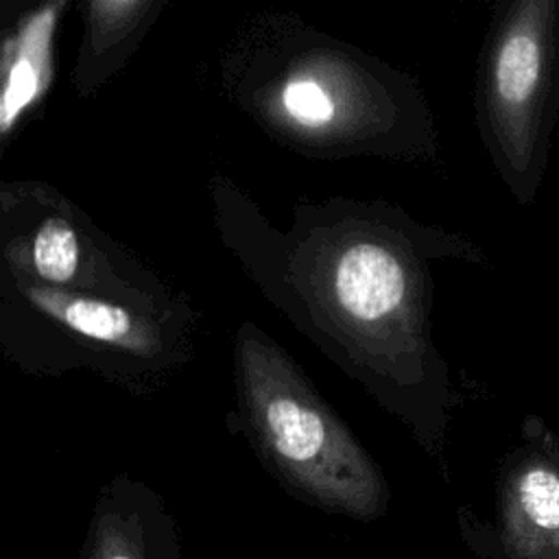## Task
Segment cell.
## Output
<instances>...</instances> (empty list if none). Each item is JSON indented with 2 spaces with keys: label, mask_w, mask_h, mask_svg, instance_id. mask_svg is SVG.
I'll return each instance as SVG.
<instances>
[{
  "label": "cell",
  "mask_w": 559,
  "mask_h": 559,
  "mask_svg": "<svg viewBox=\"0 0 559 559\" xmlns=\"http://www.w3.org/2000/svg\"><path fill=\"white\" fill-rule=\"evenodd\" d=\"M319 325L419 448L443 461L461 406L432 328L439 262L489 266L478 242L391 203H352L319 225L310 255Z\"/></svg>",
  "instance_id": "obj_1"
},
{
  "label": "cell",
  "mask_w": 559,
  "mask_h": 559,
  "mask_svg": "<svg viewBox=\"0 0 559 559\" xmlns=\"http://www.w3.org/2000/svg\"><path fill=\"white\" fill-rule=\"evenodd\" d=\"M240 376L258 445L290 493L358 522L389 511L380 465L273 345L242 334Z\"/></svg>",
  "instance_id": "obj_2"
},
{
  "label": "cell",
  "mask_w": 559,
  "mask_h": 559,
  "mask_svg": "<svg viewBox=\"0 0 559 559\" xmlns=\"http://www.w3.org/2000/svg\"><path fill=\"white\" fill-rule=\"evenodd\" d=\"M474 118L502 183L531 205L559 120V0L496 4L476 66Z\"/></svg>",
  "instance_id": "obj_3"
},
{
  "label": "cell",
  "mask_w": 559,
  "mask_h": 559,
  "mask_svg": "<svg viewBox=\"0 0 559 559\" xmlns=\"http://www.w3.org/2000/svg\"><path fill=\"white\" fill-rule=\"evenodd\" d=\"M454 520L474 559H559V435L526 415L496 467L491 518L461 504Z\"/></svg>",
  "instance_id": "obj_4"
},
{
  "label": "cell",
  "mask_w": 559,
  "mask_h": 559,
  "mask_svg": "<svg viewBox=\"0 0 559 559\" xmlns=\"http://www.w3.org/2000/svg\"><path fill=\"white\" fill-rule=\"evenodd\" d=\"M76 559H183L173 518L140 487L111 485L96 504Z\"/></svg>",
  "instance_id": "obj_5"
},
{
  "label": "cell",
  "mask_w": 559,
  "mask_h": 559,
  "mask_svg": "<svg viewBox=\"0 0 559 559\" xmlns=\"http://www.w3.org/2000/svg\"><path fill=\"white\" fill-rule=\"evenodd\" d=\"M52 26L55 7L35 15L0 57V135L44 90Z\"/></svg>",
  "instance_id": "obj_6"
},
{
  "label": "cell",
  "mask_w": 559,
  "mask_h": 559,
  "mask_svg": "<svg viewBox=\"0 0 559 559\" xmlns=\"http://www.w3.org/2000/svg\"><path fill=\"white\" fill-rule=\"evenodd\" d=\"M31 299L50 317L94 341L131 349H144L151 343L142 323L120 306L87 297H70L46 288H31Z\"/></svg>",
  "instance_id": "obj_7"
},
{
  "label": "cell",
  "mask_w": 559,
  "mask_h": 559,
  "mask_svg": "<svg viewBox=\"0 0 559 559\" xmlns=\"http://www.w3.org/2000/svg\"><path fill=\"white\" fill-rule=\"evenodd\" d=\"M79 255V238L61 218L46 221L31 245V262L37 275L52 284H66L74 277Z\"/></svg>",
  "instance_id": "obj_8"
}]
</instances>
